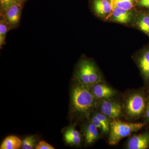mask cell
Segmentation results:
<instances>
[{
  "mask_svg": "<svg viewBox=\"0 0 149 149\" xmlns=\"http://www.w3.org/2000/svg\"><path fill=\"white\" fill-rule=\"evenodd\" d=\"M139 29L149 36V15L143 14L141 15L138 22Z\"/></svg>",
  "mask_w": 149,
  "mask_h": 149,
  "instance_id": "obj_18",
  "label": "cell"
},
{
  "mask_svg": "<svg viewBox=\"0 0 149 149\" xmlns=\"http://www.w3.org/2000/svg\"><path fill=\"white\" fill-rule=\"evenodd\" d=\"M112 4L120 8L129 10L133 7L134 0H111Z\"/></svg>",
  "mask_w": 149,
  "mask_h": 149,
  "instance_id": "obj_19",
  "label": "cell"
},
{
  "mask_svg": "<svg viewBox=\"0 0 149 149\" xmlns=\"http://www.w3.org/2000/svg\"><path fill=\"white\" fill-rule=\"evenodd\" d=\"M111 5L112 18L113 21L120 23H126L130 21L132 15L130 11L117 7L112 4Z\"/></svg>",
  "mask_w": 149,
  "mask_h": 149,
  "instance_id": "obj_13",
  "label": "cell"
},
{
  "mask_svg": "<svg viewBox=\"0 0 149 149\" xmlns=\"http://www.w3.org/2000/svg\"><path fill=\"white\" fill-rule=\"evenodd\" d=\"M63 139L65 142L68 145L80 147L82 144L83 136L75 128L74 125H70L64 131Z\"/></svg>",
  "mask_w": 149,
  "mask_h": 149,
  "instance_id": "obj_10",
  "label": "cell"
},
{
  "mask_svg": "<svg viewBox=\"0 0 149 149\" xmlns=\"http://www.w3.org/2000/svg\"><path fill=\"white\" fill-rule=\"evenodd\" d=\"M12 29L11 27L2 17H0V47L6 45V39L7 32Z\"/></svg>",
  "mask_w": 149,
  "mask_h": 149,
  "instance_id": "obj_16",
  "label": "cell"
},
{
  "mask_svg": "<svg viewBox=\"0 0 149 149\" xmlns=\"http://www.w3.org/2000/svg\"><path fill=\"white\" fill-rule=\"evenodd\" d=\"M18 1L19 2L23 4V3H24V2H25L26 0H18Z\"/></svg>",
  "mask_w": 149,
  "mask_h": 149,
  "instance_id": "obj_24",
  "label": "cell"
},
{
  "mask_svg": "<svg viewBox=\"0 0 149 149\" xmlns=\"http://www.w3.org/2000/svg\"><path fill=\"white\" fill-rule=\"evenodd\" d=\"M127 149H149V130L129 136L125 143Z\"/></svg>",
  "mask_w": 149,
  "mask_h": 149,
  "instance_id": "obj_7",
  "label": "cell"
},
{
  "mask_svg": "<svg viewBox=\"0 0 149 149\" xmlns=\"http://www.w3.org/2000/svg\"><path fill=\"white\" fill-rule=\"evenodd\" d=\"M22 141L19 137L14 135L8 136L3 141L1 149H18L22 146Z\"/></svg>",
  "mask_w": 149,
  "mask_h": 149,
  "instance_id": "obj_14",
  "label": "cell"
},
{
  "mask_svg": "<svg viewBox=\"0 0 149 149\" xmlns=\"http://www.w3.org/2000/svg\"><path fill=\"white\" fill-rule=\"evenodd\" d=\"M95 109L103 113L111 120L122 117V101L116 97L96 100Z\"/></svg>",
  "mask_w": 149,
  "mask_h": 149,
  "instance_id": "obj_5",
  "label": "cell"
},
{
  "mask_svg": "<svg viewBox=\"0 0 149 149\" xmlns=\"http://www.w3.org/2000/svg\"><path fill=\"white\" fill-rule=\"evenodd\" d=\"M92 113L97 118L102 126V133L104 135H107L109 133L110 127L111 120L109 118L105 115L103 113L98 111L96 110H94Z\"/></svg>",
  "mask_w": 149,
  "mask_h": 149,
  "instance_id": "obj_15",
  "label": "cell"
},
{
  "mask_svg": "<svg viewBox=\"0 0 149 149\" xmlns=\"http://www.w3.org/2000/svg\"><path fill=\"white\" fill-rule=\"evenodd\" d=\"M148 91H149V90H148Z\"/></svg>",
  "mask_w": 149,
  "mask_h": 149,
  "instance_id": "obj_25",
  "label": "cell"
},
{
  "mask_svg": "<svg viewBox=\"0 0 149 149\" xmlns=\"http://www.w3.org/2000/svg\"><path fill=\"white\" fill-rule=\"evenodd\" d=\"M138 65L143 76L145 85L149 90V49L144 52L137 60Z\"/></svg>",
  "mask_w": 149,
  "mask_h": 149,
  "instance_id": "obj_11",
  "label": "cell"
},
{
  "mask_svg": "<svg viewBox=\"0 0 149 149\" xmlns=\"http://www.w3.org/2000/svg\"><path fill=\"white\" fill-rule=\"evenodd\" d=\"M23 4L19 1L13 3L7 8L0 17H2L12 29L17 28L19 25Z\"/></svg>",
  "mask_w": 149,
  "mask_h": 149,
  "instance_id": "obj_6",
  "label": "cell"
},
{
  "mask_svg": "<svg viewBox=\"0 0 149 149\" xmlns=\"http://www.w3.org/2000/svg\"><path fill=\"white\" fill-rule=\"evenodd\" d=\"M93 8L96 14L101 17L106 16L112 10L111 2L108 0H93Z\"/></svg>",
  "mask_w": 149,
  "mask_h": 149,
  "instance_id": "obj_12",
  "label": "cell"
},
{
  "mask_svg": "<svg viewBox=\"0 0 149 149\" xmlns=\"http://www.w3.org/2000/svg\"><path fill=\"white\" fill-rule=\"evenodd\" d=\"M146 124L144 122H126L120 119L111 120L109 133V144L115 146L123 139L141 130Z\"/></svg>",
  "mask_w": 149,
  "mask_h": 149,
  "instance_id": "obj_4",
  "label": "cell"
},
{
  "mask_svg": "<svg viewBox=\"0 0 149 149\" xmlns=\"http://www.w3.org/2000/svg\"><path fill=\"white\" fill-rule=\"evenodd\" d=\"M36 149H54V148L51 146L50 144L48 143L45 141H39Z\"/></svg>",
  "mask_w": 149,
  "mask_h": 149,
  "instance_id": "obj_22",
  "label": "cell"
},
{
  "mask_svg": "<svg viewBox=\"0 0 149 149\" xmlns=\"http://www.w3.org/2000/svg\"><path fill=\"white\" fill-rule=\"evenodd\" d=\"M91 88L73 78L70 104V111L72 119L87 121L95 110L96 100Z\"/></svg>",
  "mask_w": 149,
  "mask_h": 149,
  "instance_id": "obj_1",
  "label": "cell"
},
{
  "mask_svg": "<svg viewBox=\"0 0 149 149\" xmlns=\"http://www.w3.org/2000/svg\"><path fill=\"white\" fill-rule=\"evenodd\" d=\"M139 5L149 8V0H139Z\"/></svg>",
  "mask_w": 149,
  "mask_h": 149,
  "instance_id": "obj_23",
  "label": "cell"
},
{
  "mask_svg": "<svg viewBox=\"0 0 149 149\" xmlns=\"http://www.w3.org/2000/svg\"><path fill=\"white\" fill-rule=\"evenodd\" d=\"M73 78L90 88L96 83L104 82L95 62L92 60L85 58L80 59L77 63Z\"/></svg>",
  "mask_w": 149,
  "mask_h": 149,
  "instance_id": "obj_3",
  "label": "cell"
},
{
  "mask_svg": "<svg viewBox=\"0 0 149 149\" xmlns=\"http://www.w3.org/2000/svg\"><path fill=\"white\" fill-rule=\"evenodd\" d=\"M22 149H33L36 148L38 144V138L35 135H31L24 138L22 141Z\"/></svg>",
  "mask_w": 149,
  "mask_h": 149,
  "instance_id": "obj_17",
  "label": "cell"
},
{
  "mask_svg": "<svg viewBox=\"0 0 149 149\" xmlns=\"http://www.w3.org/2000/svg\"><path fill=\"white\" fill-rule=\"evenodd\" d=\"M18 0H0V15H2L7 8Z\"/></svg>",
  "mask_w": 149,
  "mask_h": 149,
  "instance_id": "obj_20",
  "label": "cell"
},
{
  "mask_svg": "<svg viewBox=\"0 0 149 149\" xmlns=\"http://www.w3.org/2000/svg\"><path fill=\"white\" fill-rule=\"evenodd\" d=\"M144 122L149 124V91H148L147 95L146 106L143 117Z\"/></svg>",
  "mask_w": 149,
  "mask_h": 149,
  "instance_id": "obj_21",
  "label": "cell"
},
{
  "mask_svg": "<svg viewBox=\"0 0 149 149\" xmlns=\"http://www.w3.org/2000/svg\"><path fill=\"white\" fill-rule=\"evenodd\" d=\"M148 90L146 88L126 92L122 101L123 116L125 120L133 122L143 117L146 106Z\"/></svg>",
  "mask_w": 149,
  "mask_h": 149,
  "instance_id": "obj_2",
  "label": "cell"
},
{
  "mask_svg": "<svg viewBox=\"0 0 149 149\" xmlns=\"http://www.w3.org/2000/svg\"><path fill=\"white\" fill-rule=\"evenodd\" d=\"M91 89L96 100L112 98L117 95L116 90L105 82L96 83Z\"/></svg>",
  "mask_w": 149,
  "mask_h": 149,
  "instance_id": "obj_8",
  "label": "cell"
},
{
  "mask_svg": "<svg viewBox=\"0 0 149 149\" xmlns=\"http://www.w3.org/2000/svg\"><path fill=\"white\" fill-rule=\"evenodd\" d=\"M82 132L86 146H91L97 141L102 134V131L89 120L82 127Z\"/></svg>",
  "mask_w": 149,
  "mask_h": 149,
  "instance_id": "obj_9",
  "label": "cell"
}]
</instances>
